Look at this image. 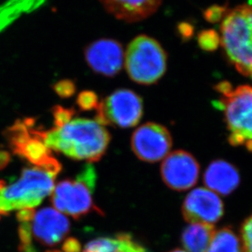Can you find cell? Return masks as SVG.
<instances>
[{
	"mask_svg": "<svg viewBox=\"0 0 252 252\" xmlns=\"http://www.w3.org/2000/svg\"><path fill=\"white\" fill-rule=\"evenodd\" d=\"M143 113L142 97L133 90L119 89L100 101L95 122L102 126L131 128L139 123Z\"/></svg>",
	"mask_w": 252,
	"mask_h": 252,
	"instance_id": "52a82bcc",
	"label": "cell"
},
{
	"mask_svg": "<svg viewBox=\"0 0 252 252\" xmlns=\"http://www.w3.org/2000/svg\"><path fill=\"white\" fill-rule=\"evenodd\" d=\"M109 14L128 23L142 22L153 16L163 0H98Z\"/></svg>",
	"mask_w": 252,
	"mask_h": 252,
	"instance_id": "4fadbf2b",
	"label": "cell"
},
{
	"mask_svg": "<svg viewBox=\"0 0 252 252\" xmlns=\"http://www.w3.org/2000/svg\"><path fill=\"white\" fill-rule=\"evenodd\" d=\"M24 252H35V251L34 250V248H28V249H27V250H26Z\"/></svg>",
	"mask_w": 252,
	"mask_h": 252,
	"instance_id": "f1b7e54d",
	"label": "cell"
},
{
	"mask_svg": "<svg viewBox=\"0 0 252 252\" xmlns=\"http://www.w3.org/2000/svg\"><path fill=\"white\" fill-rule=\"evenodd\" d=\"M70 222L56 209L44 208L34 214L32 221V237L44 246H56L66 237Z\"/></svg>",
	"mask_w": 252,
	"mask_h": 252,
	"instance_id": "7c38bea8",
	"label": "cell"
},
{
	"mask_svg": "<svg viewBox=\"0 0 252 252\" xmlns=\"http://www.w3.org/2000/svg\"><path fill=\"white\" fill-rule=\"evenodd\" d=\"M76 103L81 111L86 112L93 109H97V106L99 104V101L96 93L91 90H85L78 95Z\"/></svg>",
	"mask_w": 252,
	"mask_h": 252,
	"instance_id": "ffe728a7",
	"label": "cell"
},
{
	"mask_svg": "<svg viewBox=\"0 0 252 252\" xmlns=\"http://www.w3.org/2000/svg\"><path fill=\"white\" fill-rule=\"evenodd\" d=\"M220 45L238 72L252 79V2L238 5L220 25Z\"/></svg>",
	"mask_w": 252,
	"mask_h": 252,
	"instance_id": "7a4b0ae2",
	"label": "cell"
},
{
	"mask_svg": "<svg viewBox=\"0 0 252 252\" xmlns=\"http://www.w3.org/2000/svg\"><path fill=\"white\" fill-rule=\"evenodd\" d=\"M177 32L183 42H188L193 36L195 27L190 22H180L177 25Z\"/></svg>",
	"mask_w": 252,
	"mask_h": 252,
	"instance_id": "d4e9b609",
	"label": "cell"
},
{
	"mask_svg": "<svg viewBox=\"0 0 252 252\" xmlns=\"http://www.w3.org/2000/svg\"><path fill=\"white\" fill-rule=\"evenodd\" d=\"M59 252V251H49V252Z\"/></svg>",
	"mask_w": 252,
	"mask_h": 252,
	"instance_id": "4dcf8cb0",
	"label": "cell"
},
{
	"mask_svg": "<svg viewBox=\"0 0 252 252\" xmlns=\"http://www.w3.org/2000/svg\"><path fill=\"white\" fill-rule=\"evenodd\" d=\"M34 209H22L17 213V220L20 223H31L34 219Z\"/></svg>",
	"mask_w": 252,
	"mask_h": 252,
	"instance_id": "4316f807",
	"label": "cell"
},
{
	"mask_svg": "<svg viewBox=\"0 0 252 252\" xmlns=\"http://www.w3.org/2000/svg\"><path fill=\"white\" fill-rule=\"evenodd\" d=\"M63 252H81V246L79 241L75 238L65 239L63 245Z\"/></svg>",
	"mask_w": 252,
	"mask_h": 252,
	"instance_id": "484cf974",
	"label": "cell"
},
{
	"mask_svg": "<svg viewBox=\"0 0 252 252\" xmlns=\"http://www.w3.org/2000/svg\"><path fill=\"white\" fill-rule=\"evenodd\" d=\"M52 113L54 117V128H61L72 120L75 111L74 108H66L57 105L53 107Z\"/></svg>",
	"mask_w": 252,
	"mask_h": 252,
	"instance_id": "44dd1931",
	"label": "cell"
},
{
	"mask_svg": "<svg viewBox=\"0 0 252 252\" xmlns=\"http://www.w3.org/2000/svg\"><path fill=\"white\" fill-rule=\"evenodd\" d=\"M97 174L94 165L88 164L75 179H67L54 186L51 201L57 211L79 220L96 211H102L94 203L93 194L96 187Z\"/></svg>",
	"mask_w": 252,
	"mask_h": 252,
	"instance_id": "5b68a950",
	"label": "cell"
},
{
	"mask_svg": "<svg viewBox=\"0 0 252 252\" xmlns=\"http://www.w3.org/2000/svg\"><path fill=\"white\" fill-rule=\"evenodd\" d=\"M111 135L104 126L92 120H71L61 128L44 131L45 145L57 153L76 160L92 163L104 155Z\"/></svg>",
	"mask_w": 252,
	"mask_h": 252,
	"instance_id": "6da1fadb",
	"label": "cell"
},
{
	"mask_svg": "<svg viewBox=\"0 0 252 252\" xmlns=\"http://www.w3.org/2000/svg\"><path fill=\"white\" fill-rule=\"evenodd\" d=\"M167 61V53L160 42L148 34L134 37L125 50L126 72L139 85H154L159 81L166 71Z\"/></svg>",
	"mask_w": 252,
	"mask_h": 252,
	"instance_id": "277c9868",
	"label": "cell"
},
{
	"mask_svg": "<svg viewBox=\"0 0 252 252\" xmlns=\"http://www.w3.org/2000/svg\"><path fill=\"white\" fill-rule=\"evenodd\" d=\"M131 147L141 160L158 162L168 155L172 147V138L165 126L148 122L133 132Z\"/></svg>",
	"mask_w": 252,
	"mask_h": 252,
	"instance_id": "ba28073f",
	"label": "cell"
},
{
	"mask_svg": "<svg viewBox=\"0 0 252 252\" xmlns=\"http://www.w3.org/2000/svg\"><path fill=\"white\" fill-rule=\"evenodd\" d=\"M169 252H185V251L181 250V249H175V250L170 251Z\"/></svg>",
	"mask_w": 252,
	"mask_h": 252,
	"instance_id": "f546056e",
	"label": "cell"
},
{
	"mask_svg": "<svg viewBox=\"0 0 252 252\" xmlns=\"http://www.w3.org/2000/svg\"><path fill=\"white\" fill-rule=\"evenodd\" d=\"M206 252H243L241 242L229 227L215 232Z\"/></svg>",
	"mask_w": 252,
	"mask_h": 252,
	"instance_id": "e0dca14e",
	"label": "cell"
},
{
	"mask_svg": "<svg viewBox=\"0 0 252 252\" xmlns=\"http://www.w3.org/2000/svg\"><path fill=\"white\" fill-rule=\"evenodd\" d=\"M215 232L212 224L191 223L183 232V246L188 252H206Z\"/></svg>",
	"mask_w": 252,
	"mask_h": 252,
	"instance_id": "2e32d148",
	"label": "cell"
},
{
	"mask_svg": "<svg viewBox=\"0 0 252 252\" xmlns=\"http://www.w3.org/2000/svg\"><path fill=\"white\" fill-rule=\"evenodd\" d=\"M20 246L19 250L24 252L28 248H32V222L31 223H21L18 228Z\"/></svg>",
	"mask_w": 252,
	"mask_h": 252,
	"instance_id": "603a6c76",
	"label": "cell"
},
{
	"mask_svg": "<svg viewBox=\"0 0 252 252\" xmlns=\"http://www.w3.org/2000/svg\"><path fill=\"white\" fill-rule=\"evenodd\" d=\"M85 61L93 71L107 77L121 72L125 62L124 48L112 38H101L91 42L84 50Z\"/></svg>",
	"mask_w": 252,
	"mask_h": 252,
	"instance_id": "9c48e42d",
	"label": "cell"
},
{
	"mask_svg": "<svg viewBox=\"0 0 252 252\" xmlns=\"http://www.w3.org/2000/svg\"><path fill=\"white\" fill-rule=\"evenodd\" d=\"M54 92L63 98H68L75 94L76 86L73 80H62L54 84Z\"/></svg>",
	"mask_w": 252,
	"mask_h": 252,
	"instance_id": "cb8c5ba5",
	"label": "cell"
},
{
	"mask_svg": "<svg viewBox=\"0 0 252 252\" xmlns=\"http://www.w3.org/2000/svg\"><path fill=\"white\" fill-rule=\"evenodd\" d=\"M203 182L211 191L227 196L239 185L240 175L234 165L225 160H214L204 174Z\"/></svg>",
	"mask_w": 252,
	"mask_h": 252,
	"instance_id": "5bb4252c",
	"label": "cell"
},
{
	"mask_svg": "<svg viewBox=\"0 0 252 252\" xmlns=\"http://www.w3.org/2000/svg\"><path fill=\"white\" fill-rule=\"evenodd\" d=\"M183 216L188 223L212 224L223 215L220 197L205 188H197L186 196L182 207Z\"/></svg>",
	"mask_w": 252,
	"mask_h": 252,
	"instance_id": "8fae6325",
	"label": "cell"
},
{
	"mask_svg": "<svg viewBox=\"0 0 252 252\" xmlns=\"http://www.w3.org/2000/svg\"><path fill=\"white\" fill-rule=\"evenodd\" d=\"M220 95L216 106L224 114L229 143L252 152V87H231Z\"/></svg>",
	"mask_w": 252,
	"mask_h": 252,
	"instance_id": "8992f818",
	"label": "cell"
},
{
	"mask_svg": "<svg viewBox=\"0 0 252 252\" xmlns=\"http://www.w3.org/2000/svg\"><path fill=\"white\" fill-rule=\"evenodd\" d=\"M240 232L243 252H252V215L243 222Z\"/></svg>",
	"mask_w": 252,
	"mask_h": 252,
	"instance_id": "7402d4cb",
	"label": "cell"
},
{
	"mask_svg": "<svg viewBox=\"0 0 252 252\" xmlns=\"http://www.w3.org/2000/svg\"><path fill=\"white\" fill-rule=\"evenodd\" d=\"M83 252H145L130 234L119 233L116 238H100L91 241Z\"/></svg>",
	"mask_w": 252,
	"mask_h": 252,
	"instance_id": "9a60e30c",
	"label": "cell"
},
{
	"mask_svg": "<svg viewBox=\"0 0 252 252\" xmlns=\"http://www.w3.org/2000/svg\"><path fill=\"white\" fill-rule=\"evenodd\" d=\"M197 44L203 51H216L220 45V35L216 30H202L197 34Z\"/></svg>",
	"mask_w": 252,
	"mask_h": 252,
	"instance_id": "ac0fdd59",
	"label": "cell"
},
{
	"mask_svg": "<svg viewBox=\"0 0 252 252\" xmlns=\"http://www.w3.org/2000/svg\"><path fill=\"white\" fill-rule=\"evenodd\" d=\"M56 176L39 167L26 168L19 180L7 185L0 180V216L39 206L54 189Z\"/></svg>",
	"mask_w": 252,
	"mask_h": 252,
	"instance_id": "3957f363",
	"label": "cell"
},
{
	"mask_svg": "<svg viewBox=\"0 0 252 252\" xmlns=\"http://www.w3.org/2000/svg\"><path fill=\"white\" fill-rule=\"evenodd\" d=\"M11 160V155L7 151L0 150V170L7 167Z\"/></svg>",
	"mask_w": 252,
	"mask_h": 252,
	"instance_id": "83f0119b",
	"label": "cell"
},
{
	"mask_svg": "<svg viewBox=\"0 0 252 252\" xmlns=\"http://www.w3.org/2000/svg\"><path fill=\"white\" fill-rule=\"evenodd\" d=\"M160 174L163 181L170 189L185 191L197 182L200 165L196 158L186 151H175L163 160Z\"/></svg>",
	"mask_w": 252,
	"mask_h": 252,
	"instance_id": "30bf717a",
	"label": "cell"
},
{
	"mask_svg": "<svg viewBox=\"0 0 252 252\" xmlns=\"http://www.w3.org/2000/svg\"><path fill=\"white\" fill-rule=\"evenodd\" d=\"M228 2L224 5L214 4L204 10V19L211 24H216L222 22L228 13Z\"/></svg>",
	"mask_w": 252,
	"mask_h": 252,
	"instance_id": "d6986e66",
	"label": "cell"
}]
</instances>
